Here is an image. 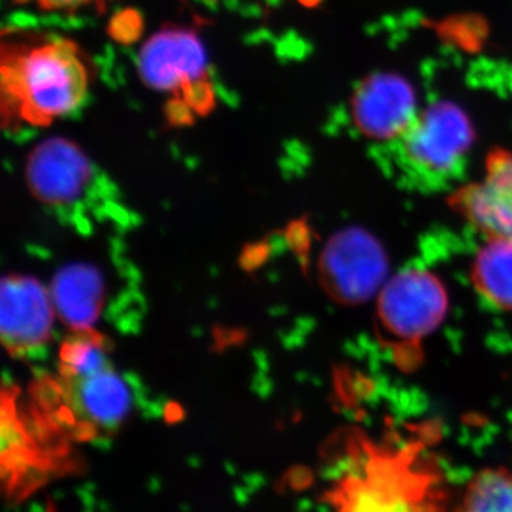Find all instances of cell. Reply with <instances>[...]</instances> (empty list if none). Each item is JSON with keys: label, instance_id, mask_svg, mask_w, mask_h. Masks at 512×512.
<instances>
[{"label": "cell", "instance_id": "5bb4252c", "mask_svg": "<svg viewBox=\"0 0 512 512\" xmlns=\"http://www.w3.org/2000/svg\"><path fill=\"white\" fill-rule=\"evenodd\" d=\"M110 340L100 332H73L60 346L63 379L92 376L111 366Z\"/></svg>", "mask_w": 512, "mask_h": 512}, {"label": "cell", "instance_id": "30bf717a", "mask_svg": "<svg viewBox=\"0 0 512 512\" xmlns=\"http://www.w3.org/2000/svg\"><path fill=\"white\" fill-rule=\"evenodd\" d=\"M446 309L443 285L429 272H403L380 293L379 318L387 332L403 340L426 336L437 328Z\"/></svg>", "mask_w": 512, "mask_h": 512}, {"label": "cell", "instance_id": "7c38bea8", "mask_svg": "<svg viewBox=\"0 0 512 512\" xmlns=\"http://www.w3.org/2000/svg\"><path fill=\"white\" fill-rule=\"evenodd\" d=\"M450 202L487 238L512 239V153L491 151L484 177L461 187Z\"/></svg>", "mask_w": 512, "mask_h": 512}, {"label": "cell", "instance_id": "5b68a950", "mask_svg": "<svg viewBox=\"0 0 512 512\" xmlns=\"http://www.w3.org/2000/svg\"><path fill=\"white\" fill-rule=\"evenodd\" d=\"M63 386L66 399L57 410V424L79 441L113 434L146 399L137 377L117 372L113 365L92 376L63 379Z\"/></svg>", "mask_w": 512, "mask_h": 512}, {"label": "cell", "instance_id": "ba28073f", "mask_svg": "<svg viewBox=\"0 0 512 512\" xmlns=\"http://www.w3.org/2000/svg\"><path fill=\"white\" fill-rule=\"evenodd\" d=\"M386 275V256L379 244L359 229L335 235L319 261L323 289L336 301L357 303L370 298Z\"/></svg>", "mask_w": 512, "mask_h": 512}, {"label": "cell", "instance_id": "7a4b0ae2", "mask_svg": "<svg viewBox=\"0 0 512 512\" xmlns=\"http://www.w3.org/2000/svg\"><path fill=\"white\" fill-rule=\"evenodd\" d=\"M5 124L45 127L76 110L89 87L79 47L70 40H10L2 46Z\"/></svg>", "mask_w": 512, "mask_h": 512}, {"label": "cell", "instance_id": "6da1fadb", "mask_svg": "<svg viewBox=\"0 0 512 512\" xmlns=\"http://www.w3.org/2000/svg\"><path fill=\"white\" fill-rule=\"evenodd\" d=\"M332 512H447L439 468L421 447L365 443L328 493Z\"/></svg>", "mask_w": 512, "mask_h": 512}, {"label": "cell", "instance_id": "ac0fdd59", "mask_svg": "<svg viewBox=\"0 0 512 512\" xmlns=\"http://www.w3.org/2000/svg\"><path fill=\"white\" fill-rule=\"evenodd\" d=\"M165 119L171 126H191L194 123L195 113L191 107L180 97H174L165 106Z\"/></svg>", "mask_w": 512, "mask_h": 512}, {"label": "cell", "instance_id": "8992f818", "mask_svg": "<svg viewBox=\"0 0 512 512\" xmlns=\"http://www.w3.org/2000/svg\"><path fill=\"white\" fill-rule=\"evenodd\" d=\"M50 295L57 318L72 332H99L103 319L123 330H133V322L123 313L128 308L137 311V305L121 301L126 298L114 286L109 271L92 261H74L57 269L50 284Z\"/></svg>", "mask_w": 512, "mask_h": 512}, {"label": "cell", "instance_id": "9c48e42d", "mask_svg": "<svg viewBox=\"0 0 512 512\" xmlns=\"http://www.w3.org/2000/svg\"><path fill=\"white\" fill-rule=\"evenodd\" d=\"M137 70L148 89L174 96L210 79L204 43L194 29L184 26H164L154 33L138 52Z\"/></svg>", "mask_w": 512, "mask_h": 512}, {"label": "cell", "instance_id": "e0dca14e", "mask_svg": "<svg viewBox=\"0 0 512 512\" xmlns=\"http://www.w3.org/2000/svg\"><path fill=\"white\" fill-rule=\"evenodd\" d=\"M188 106L194 111L195 116H207L215 109L217 97H215L214 84L210 79L200 80L185 87L183 92L178 94Z\"/></svg>", "mask_w": 512, "mask_h": 512}, {"label": "cell", "instance_id": "4fadbf2b", "mask_svg": "<svg viewBox=\"0 0 512 512\" xmlns=\"http://www.w3.org/2000/svg\"><path fill=\"white\" fill-rule=\"evenodd\" d=\"M471 278L491 305L512 312V239L488 238L474 259Z\"/></svg>", "mask_w": 512, "mask_h": 512}, {"label": "cell", "instance_id": "8fae6325", "mask_svg": "<svg viewBox=\"0 0 512 512\" xmlns=\"http://www.w3.org/2000/svg\"><path fill=\"white\" fill-rule=\"evenodd\" d=\"M352 116L363 136L397 141L419 117L416 92L400 74H370L353 94Z\"/></svg>", "mask_w": 512, "mask_h": 512}, {"label": "cell", "instance_id": "ffe728a7", "mask_svg": "<svg viewBox=\"0 0 512 512\" xmlns=\"http://www.w3.org/2000/svg\"><path fill=\"white\" fill-rule=\"evenodd\" d=\"M49 512H53V511H49Z\"/></svg>", "mask_w": 512, "mask_h": 512}, {"label": "cell", "instance_id": "277c9868", "mask_svg": "<svg viewBox=\"0 0 512 512\" xmlns=\"http://www.w3.org/2000/svg\"><path fill=\"white\" fill-rule=\"evenodd\" d=\"M476 131L466 111L451 101L431 104L403 137L402 164L420 183H446L466 163Z\"/></svg>", "mask_w": 512, "mask_h": 512}, {"label": "cell", "instance_id": "d6986e66", "mask_svg": "<svg viewBox=\"0 0 512 512\" xmlns=\"http://www.w3.org/2000/svg\"><path fill=\"white\" fill-rule=\"evenodd\" d=\"M20 2H28V0H20ZM39 8L43 10H74L82 8L90 2H97V0H35Z\"/></svg>", "mask_w": 512, "mask_h": 512}, {"label": "cell", "instance_id": "9a60e30c", "mask_svg": "<svg viewBox=\"0 0 512 512\" xmlns=\"http://www.w3.org/2000/svg\"><path fill=\"white\" fill-rule=\"evenodd\" d=\"M458 512H512V471L491 468L468 484Z\"/></svg>", "mask_w": 512, "mask_h": 512}, {"label": "cell", "instance_id": "52a82bcc", "mask_svg": "<svg viewBox=\"0 0 512 512\" xmlns=\"http://www.w3.org/2000/svg\"><path fill=\"white\" fill-rule=\"evenodd\" d=\"M52 295L33 276L6 275L0 285V336L15 359L36 360L55 338Z\"/></svg>", "mask_w": 512, "mask_h": 512}, {"label": "cell", "instance_id": "2e32d148", "mask_svg": "<svg viewBox=\"0 0 512 512\" xmlns=\"http://www.w3.org/2000/svg\"><path fill=\"white\" fill-rule=\"evenodd\" d=\"M144 20L140 13L134 9L120 10L111 18L109 35L114 42L130 46L136 43L143 35Z\"/></svg>", "mask_w": 512, "mask_h": 512}, {"label": "cell", "instance_id": "3957f363", "mask_svg": "<svg viewBox=\"0 0 512 512\" xmlns=\"http://www.w3.org/2000/svg\"><path fill=\"white\" fill-rule=\"evenodd\" d=\"M25 178L35 200L79 234H92L106 221L127 225L113 185L72 140L50 137L37 144L26 160Z\"/></svg>", "mask_w": 512, "mask_h": 512}]
</instances>
